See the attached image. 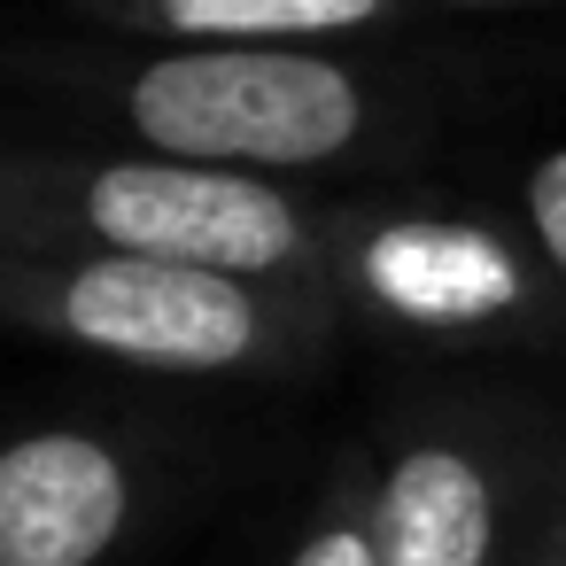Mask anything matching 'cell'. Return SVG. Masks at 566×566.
Listing matches in <instances>:
<instances>
[{
    "label": "cell",
    "mask_w": 566,
    "mask_h": 566,
    "mask_svg": "<svg viewBox=\"0 0 566 566\" xmlns=\"http://www.w3.org/2000/svg\"><path fill=\"white\" fill-rule=\"evenodd\" d=\"M512 566H566V481H558L551 504L535 512V527H527V543H520Z\"/></svg>",
    "instance_id": "obj_10"
},
{
    "label": "cell",
    "mask_w": 566,
    "mask_h": 566,
    "mask_svg": "<svg viewBox=\"0 0 566 566\" xmlns=\"http://www.w3.org/2000/svg\"><path fill=\"white\" fill-rule=\"evenodd\" d=\"M133 40L179 48H357L411 24V0H78Z\"/></svg>",
    "instance_id": "obj_7"
},
{
    "label": "cell",
    "mask_w": 566,
    "mask_h": 566,
    "mask_svg": "<svg viewBox=\"0 0 566 566\" xmlns=\"http://www.w3.org/2000/svg\"><path fill=\"white\" fill-rule=\"evenodd\" d=\"M0 326L164 380H303L326 365L342 311L326 287H264L171 256L0 249Z\"/></svg>",
    "instance_id": "obj_3"
},
{
    "label": "cell",
    "mask_w": 566,
    "mask_h": 566,
    "mask_svg": "<svg viewBox=\"0 0 566 566\" xmlns=\"http://www.w3.org/2000/svg\"><path fill=\"white\" fill-rule=\"evenodd\" d=\"M442 9H481V17H504V9H543V0H442Z\"/></svg>",
    "instance_id": "obj_11"
},
{
    "label": "cell",
    "mask_w": 566,
    "mask_h": 566,
    "mask_svg": "<svg viewBox=\"0 0 566 566\" xmlns=\"http://www.w3.org/2000/svg\"><path fill=\"white\" fill-rule=\"evenodd\" d=\"M326 295L396 342H535L566 318V287L527 233L419 202H326Z\"/></svg>",
    "instance_id": "obj_4"
},
{
    "label": "cell",
    "mask_w": 566,
    "mask_h": 566,
    "mask_svg": "<svg viewBox=\"0 0 566 566\" xmlns=\"http://www.w3.org/2000/svg\"><path fill=\"white\" fill-rule=\"evenodd\" d=\"M148 512V450L102 419L0 442V566H109Z\"/></svg>",
    "instance_id": "obj_6"
},
{
    "label": "cell",
    "mask_w": 566,
    "mask_h": 566,
    "mask_svg": "<svg viewBox=\"0 0 566 566\" xmlns=\"http://www.w3.org/2000/svg\"><path fill=\"white\" fill-rule=\"evenodd\" d=\"M520 233L535 241V256L551 264V280L566 287V140L543 148L520 171Z\"/></svg>",
    "instance_id": "obj_9"
},
{
    "label": "cell",
    "mask_w": 566,
    "mask_h": 566,
    "mask_svg": "<svg viewBox=\"0 0 566 566\" xmlns=\"http://www.w3.org/2000/svg\"><path fill=\"white\" fill-rule=\"evenodd\" d=\"M32 78L63 86L78 117L109 125L125 148L287 187L373 164L411 133V102L349 48L140 40L133 55H48Z\"/></svg>",
    "instance_id": "obj_1"
},
{
    "label": "cell",
    "mask_w": 566,
    "mask_h": 566,
    "mask_svg": "<svg viewBox=\"0 0 566 566\" xmlns=\"http://www.w3.org/2000/svg\"><path fill=\"white\" fill-rule=\"evenodd\" d=\"M373 535L380 566H512V450L481 411H411L373 450Z\"/></svg>",
    "instance_id": "obj_5"
},
{
    "label": "cell",
    "mask_w": 566,
    "mask_h": 566,
    "mask_svg": "<svg viewBox=\"0 0 566 566\" xmlns=\"http://www.w3.org/2000/svg\"><path fill=\"white\" fill-rule=\"evenodd\" d=\"M287 566H380L373 465H365V450H349V458L326 473L318 504L303 512V527H295V543H287Z\"/></svg>",
    "instance_id": "obj_8"
},
{
    "label": "cell",
    "mask_w": 566,
    "mask_h": 566,
    "mask_svg": "<svg viewBox=\"0 0 566 566\" xmlns=\"http://www.w3.org/2000/svg\"><path fill=\"white\" fill-rule=\"evenodd\" d=\"M0 249H117L264 287H326V202L287 179L202 171L125 140L0 133Z\"/></svg>",
    "instance_id": "obj_2"
}]
</instances>
